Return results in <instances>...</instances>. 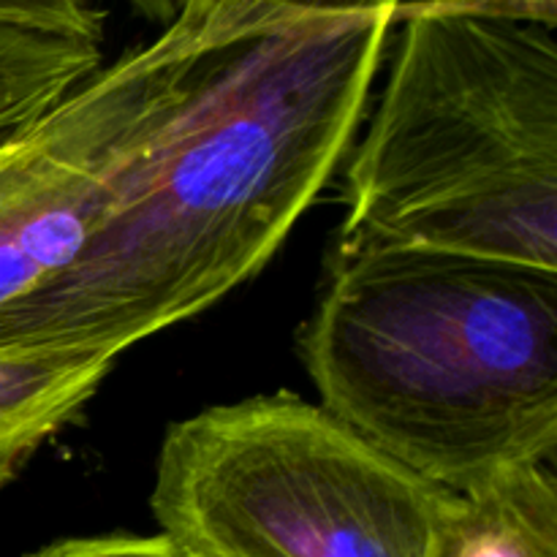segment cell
Wrapping results in <instances>:
<instances>
[{
	"label": "cell",
	"mask_w": 557,
	"mask_h": 557,
	"mask_svg": "<svg viewBox=\"0 0 557 557\" xmlns=\"http://www.w3.org/2000/svg\"><path fill=\"white\" fill-rule=\"evenodd\" d=\"M199 3L172 114L76 259L0 313V348L117 359L253 277L351 150L406 0Z\"/></svg>",
	"instance_id": "1"
},
{
	"label": "cell",
	"mask_w": 557,
	"mask_h": 557,
	"mask_svg": "<svg viewBox=\"0 0 557 557\" xmlns=\"http://www.w3.org/2000/svg\"><path fill=\"white\" fill-rule=\"evenodd\" d=\"M299 357L324 411L449 493L555 462V270L341 234Z\"/></svg>",
	"instance_id": "2"
},
{
	"label": "cell",
	"mask_w": 557,
	"mask_h": 557,
	"mask_svg": "<svg viewBox=\"0 0 557 557\" xmlns=\"http://www.w3.org/2000/svg\"><path fill=\"white\" fill-rule=\"evenodd\" d=\"M557 3L411 0L341 234L557 272Z\"/></svg>",
	"instance_id": "3"
},
{
	"label": "cell",
	"mask_w": 557,
	"mask_h": 557,
	"mask_svg": "<svg viewBox=\"0 0 557 557\" xmlns=\"http://www.w3.org/2000/svg\"><path fill=\"white\" fill-rule=\"evenodd\" d=\"M455 493L288 392L163 435L158 533L199 557H430Z\"/></svg>",
	"instance_id": "4"
},
{
	"label": "cell",
	"mask_w": 557,
	"mask_h": 557,
	"mask_svg": "<svg viewBox=\"0 0 557 557\" xmlns=\"http://www.w3.org/2000/svg\"><path fill=\"white\" fill-rule=\"evenodd\" d=\"M199 36L201 3L180 0L152 41L0 139V313L63 272L98 232L172 114Z\"/></svg>",
	"instance_id": "5"
},
{
	"label": "cell",
	"mask_w": 557,
	"mask_h": 557,
	"mask_svg": "<svg viewBox=\"0 0 557 557\" xmlns=\"http://www.w3.org/2000/svg\"><path fill=\"white\" fill-rule=\"evenodd\" d=\"M117 359L65 348H0V490L96 397Z\"/></svg>",
	"instance_id": "6"
},
{
	"label": "cell",
	"mask_w": 557,
	"mask_h": 557,
	"mask_svg": "<svg viewBox=\"0 0 557 557\" xmlns=\"http://www.w3.org/2000/svg\"><path fill=\"white\" fill-rule=\"evenodd\" d=\"M430 557H557L555 462L455 493Z\"/></svg>",
	"instance_id": "7"
},
{
	"label": "cell",
	"mask_w": 557,
	"mask_h": 557,
	"mask_svg": "<svg viewBox=\"0 0 557 557\" xmlns=\"http://www.w3.org/2000/svg\"><path fill=\"white\" fill-rule=\"evenodd\" d=\"M101 65L98 41L0 22V139L41 117Z\"/></svg>",
	"instance_id": "8"
},
{
	"label": "cell",
	"mask_w": 557,
	"mask_h": 557,
	"mask_svg": "<svg viewBox=\"0 0 557 557\" xmlns=\"http://www.w3.org/2000/svg\"><path fill=\"white\" fill-rule=\"evenodd\" d=\"M131 3L141 9V0ZM0 22L98 44L103 38V11L98 9V0H0Z\"/></svg>",
	"instance_id": "9"
},
{
	"label": "cell",
	"mask_w": 557,
	"mask_h": 557,
	"mask_svg": "<svg viewBox=\"0 0 557 557\" xmlns=\"http://www.w3.org/2000/svg\"><path fill=\"white\" fill-rule=\"evenodd\" d=\"M27 557H199L163 533H96L47 544Z\"/></svg>",
	"instance_id": "10"
},
{
	"label": "cell",
	"mask_w": 557,
	"mask_h": 557,
	"mask_svg": "<svg viewBox=\"0 0 557 557\" xmlns=\"http://www.w3.org/2000/svg\"><path fill=\"white\" fill-rule=\"evenodd\" d=\"M141 11L166 22L177 11V0H141Z\"/></svg>",
	"instance_id": "11"
},
{
	"label": "cell",
	"mask_w": 557,
	"mask_h": 557,
	"mask_svg": "<svg viewBox=\"0 0 557 557\" xmlns=\"http://www.w3.org/2000/svg\"><path fill=\"white\" fill-rule=\"evenodd\" d=\"M528 3H557V0H528Z\"/></svg>",
	"instance_id": "12"
}]
</instances>
